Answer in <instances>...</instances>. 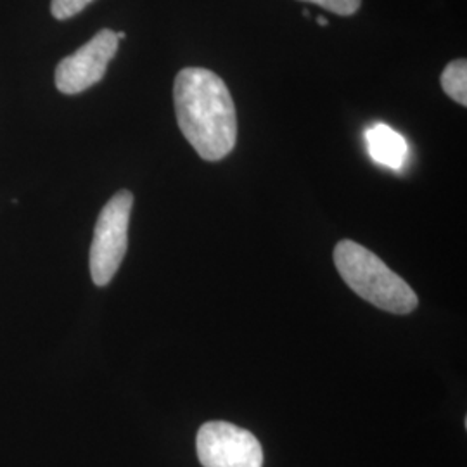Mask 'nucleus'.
<instances>
[{
	"label": "nucleus",
	"instance_id": "1",
	"mask_svg": "<svg viewBox=\"0 0 467 467\" xmlns=\"http://www.w3.org/2000/svg\"><path fill=\"white\" fill-rule=\"evenodd\" d=\"M175 113L189 144L206 161L231 154L237 139L233 96L225 82L206 67H184L173 85Z\"/></svg>",
	"mask_w": 467,
	"mask_h": 467
},
{
	"label": "nucleus",
	"instance_id": "2",
	"mask_svg": "<svg viewBox=\"0 0 467 467\" xmlns=\"http://www.w3.org/2000/svg\"><path fill=\"white\" fill-rule=\"evenodd\" d=\"M334 264L343 281L364 300L384 312L405 316L418 306L414 289L358 243L345 239L334 248Z\"/></svg>",
	"mask_w": 467,
	"mask_h": 467
},
{
	"label": "nucleus",
	"instance_id": "11",
	"mask_svg": "<svg viewBox=\"0 0 467 467\" xmlns=\"http://www.w3.org/2000/svg\"><path fill=\"white\" fill-rule=\"evenodd\" d=\"M125 36H127V34H125V32H118V34H117L118 42H119V40H123V38H125Z\"/></svg>",
	"mask_w": 467,
	"mask_h": 467
},
{
	"label": "nucleus",
	"instance_id": "6",
	"mask_svg": "<svg viewBox=\"0 0 467 467\" xmlns=\"http://www.w3.org/2000/svg\"><path fill=\"white\" fill-rule=\"evenodd\" d=\"M366 144L370 158L381 167L401 170L407 163L409 144L405 137L384 123H376L366 130Z\"/></svg>",
	"mask_w": 467,
	"mask_h": 467
},
{
	"label": "nucleus",
	"instance_id": "3",
	"mask_svg": "<svg viewBox=\"0 0 467 467\" xmlns=\"http://www.w3.org/2000/svg\"><path fill=\"white\" fill-rule=\"evenodd\" d=\"M132 206V192L119 191L100 210L90 246V275L96 285L111 283L125 258Z\"/></svg>",
	"mask_w": 467,
	"mask_h": 467
},
{
	"label": "nucleus",
	"instance_id": "7",
	"mask_svg": "<svg viewBox=\"0 0 467 467\" xmlns=\"http://www.w3.org/2000/svg\"><path fill=\"white\" fill-rule=\"evenodd\" d=\"M441 87L447 96L462 106H467V63L466 59L451 61L441 73Z\"/></svg>",
	"mask_w": 467,
	"mask_h": 467
},
{
	"label": "nucleus",
	"instance_id": "8",
	"mask_svg": "<svg viewBox=\"0 0 467 467\" xmlns=\"http://www.w3.org/2000/svg\"><path fill=\"white\" fill-rule=\"evenodd\" d=\"M94 0H52L50 13L56 19H69L82 13Z\"/></svg>",
	"mask_w": 467,
	"mask_h": 467
},
{
	"label": "nucleus",
	"instance_id": "5",
	"mask_svg": "<svg viewBox=\"0 0 467 467\" xmlns=\"http://www.w3.org/2000/svg\"><path fill=\"white\" fill-rule=\"evenodd\" d=\"M117 50V34L109 28L100 30L84 47L73 52L57 65L54 75L57 90L73 96L99 84Z\"/></svg>",
	"mask_w": 467,
	"mask_h": 467
},
{
	"label": "nucleus",
	"instance_id": "9",
	"mask_svg": "<svg viewBox=\"0 0 467 467\" xmlns=\"http://www.w3.org/2000/svg\"><path fill=\"white\" fill-rule=\"evenodd\" d=\"M301 2H312L317 4L320 7L336 13L339 16H351L358 11L362 0H301Z\"/></svg>",
	"mask_w": 467,
	"mask_h": 467
},
{
	"label": "nucleus",
	"instance_id": "10",
	"mask_svg": "<svg viewBox=\"0 0 467 467\" xmlns=\"http://www.w3.org/2000/svg\"><path fill=\"white\" fill-rule=\"evenodd\" d=\"M317 23L320 25V26H327V23H329V21H327V19H326L324 16H318Z\"/></svg>",
	"mask_w": 467,
	"mask_h": 467
},
{
	"label": "nucleus",
	"instance_id": "4",
	"mask_svg": "<svg viewBox=\"0 0 467 467\" xmlns=\"http://www.w3.org/2000/svg\"><path fill=\"white\" fill-rule=\"evenodd\" d=\"M202 467H262L264 451L254 434L225 420L202 424L196 436Z\"/></svg>",
	"mask_w": 467,
	"mask_h": 467
}]
</instances>
